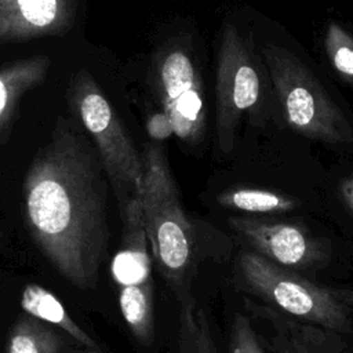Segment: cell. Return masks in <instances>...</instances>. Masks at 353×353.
Masks as SVG:
<instances>
[{"instance_id":"17","label":"cell","mask_w":353,"mask_h":353,"mask_svg":"<svg viewBox=\"0 0 353 353\" xmlns=\"http://www.w3.org/2000/svg\"><path fill=\"white\" fill-rule=\"evenodd\" d=\"M324 46L332 68L341 76L353 80V37L341 25L331 22L325 32Z\"/></svg>"},{"instance_id":"3","label":"cell","mask_w":353,"mask_h":353,"mask_svg":"<svg viewBox=\"0 0 353 353\" xmlns=\"http://www.w3.org/2000/svg\"><path fill=\"white\" fill-rule=\"evenodd\" d=\"M262 54L288 124L299 134L328 145L353 142V128L310 69L274 43Z\"/></svg>"},{"instance_id":"14","label":"cell","mask_w":353,"mask_h":353,"mask_svg":"<svg viewBox=\"0 0 353 353\" xmlns=\"http://www.w3.org/2000/svg\"><path fill=\"white\" fill-rule=\"evenodd\" d=\"M176 353H219L208 316L192 294L181 301Z\"/></svg>"},{"instance_id":"19","label":"cell","mask_w":353,"mask_h":353,"mask_svg":"<svg viewBox=\"0 0 353 353\" xmlns=\"http://www.w3.org/2000/svg\"><path fill=\"white\" fill-rule=\"evenodd\" d=\"M148 134L156 141H164L174 134V128L170 117L164 110L153 113L146 123Z\"/></svg>"},{"instance_id":"6","label":"cell","mask_w":353,"mask_h":353,"mask_svg":"<svg viewBox=\"0 0 353 353\" xmlns=\"http://www.w3.org/2000/svg\"><path fill=\"white\" fill-rule=\"evenodd\" d=\"M123 240L112 261L121 314L132 335L143 346L154 341V302L152 256L143 226L141 200L130 199L121 208Z\"/></svg>"},{"instance_id":"16","label":"cell","mask_w":353,"mask_h":353,"mask_svg":"<svg viewBox=\"0 0 353 353\" xmlns=\"http://www.w3.org/2000/svg\"><path fill=\"white\" fill-rule=\"evenodd\" d=\"M62 349L61 335L30 314L18 320L7 343V353H61Z\"/></svg>"},{"instance_id":"21","label":"cell","mask_w":353,"mask_h":353,"mask_svg":"<svg viewBox=\"0 0 353 353\" xmlns=\"http://www.w3.org/2000/svg\"><path fill=\"white\" fill-rule=\"evenodd\" d=\"M331 292L334 294V296L341 301L342 303L347 305V306H353V288H332Z\"/></svg>"},{"instance_id":"18","label":"cell","mask_w":353,"mask_h":353,"mask_svg":"<svg viewBox=\"0 0 353 353\" xmlns=\"http://www.w3.org/2000/svg\"><path fill=\"white\" fill-rule=\"evenodd\" d=\"M229 353H265L251 319L243 313H236L233 316L229 332Z\"/></svg>"},{"instance_id":"2","label":"cell","mask_w":353,"mask_h":353,"mask_svg":"<svg viewBox=\"0 0 353 353\" xmlns=\"http://www.w3.org/2000/svg\"><path fill=\"white\" fill-rule=\"evenodd\" d=\"M139 193L143 226L159 272L178 301L189 296L197 265V236L185 212L179 190L160 146L148 145L142 154Z\"/></svg>"},{"instance_id":"20","label":"cell","mask_w":353,"mask_h":353,"mask_svg":"<svg viewBox=\"0 0 353 353\" xmlns=\"http://www.w3.org/2000/svg\"><path fill=\"white\" fill-rule=\"evenodd\" d=\"M339 192H341V196H342L346 207L353 214V174H350L349 176L342 179V182L339 185Z\"/></svg>"},{"instance_id":"9","label":"cell","mask_w":353,"mask_h":353,"mask_svg":"<svg viewBox=\"0 0 353 353\" xmlns=\"http://www.w3.org/2000/svg\"><path fill=\"white\" fill-rule=\"evenodd\" d=\"M265 353H353L346 334L298 320L270 305L244 299Z\"/></svg>"},{"instance_id":"10","label":"cell","mask_w":353,"mask_h":353,"mask_svg":"<svg viewBox=\"0 0 353 353\" xmlns=\"http://www.w3.org/2000/svg\"><path fill=\"white\" fill-rule=\"evenodd\" d=\"M229 225L251 251L287 269H306L325 259L321 243L302 226L265 221L254 216H232Z\"/></svg>"},{"instance_id":"4","label":"cell","mask_w":353,"mask_h":353,"mask_svg":"<svg viewBox=\"0 0 353 353\" xmlns=\"http://www.w3.org/2000/svg\"><path fill=\"white\" fill-rule=\"evenodd\" d=\"M69 99L83 125L92 137L119 207L138 197L142 189L143 164L132 139L97 81L87 70L70 79Z\"/></svg>"},{"instance_id":"5","label":"cell","mask_w":353,"mask_h":353,"mask_svg":"<svg viewBox=\"0 0 353 353\" xmlns=\"http://www.w3.org/2000/svg\"><path fill=\"white\" fill-rule=\"evenodd\" d=\"M239 270L250 291L270 306L323 328L346 335L352 332L350 306L338 301L331 290L321 288L251 250L240 254Z\"/></svg>"},{"instance_id":"8","label":"cell","mask_w":353,"mask_h":353,"mask_svg":"<svg viewBox=\"0 0 353 353\" xmlns=\"http://www.w3.org/2000/svg\"><path fill=\"white\" fill-rule=\"evenodd\" d=\"M156 88L174 134L188 145H197L205 134L203 81L190 54L172 47L156 62Z\"/></svg>"},{"instance_id":"15","label":"cell","mask_w":353,"mask_h":353,"mask_svg":"<svg viewBox=\"0 0 353 353\" xmlns=\"http://www.w3.org/2000/svg\"><path fill=\"white\" fill-rule=\"evenodd\" d=\"M219 205L245 214H279L295 210L296 199L276 190L258 188H233L218 194Z\"/></svg>"},{"instance_id":"13","label":"cell","mask_w":353,"mask_h":353,"mask_svg":"<svg viewBox=\"0 0 353 353\" xmlns=\"http://www.w3.org/2000/svg\"><path fill=\"white\" fill-rule=\"evenodd\" d=\"M21 306L32 317L62 328L84 346L97 347V343L68 316L59 299L48 290L37 284H28L21 295Z\"/></svg>"},{"instance_id":"7","label":"cell","mask_w":353,"mask_h":353,"mask_svg":"<svg viewBox=\"0 0 353 353\" xmlns=\"http://www.w3.org/2000/svg\"><path fill=\"white\" fill-rule=\"evenodd\" d=\"M216 143L223 154L234 146L236 132L244 112L261 97V80L251 46L233 23H225L216 65Z\"/></svg>"},{"instance_id":"11","label":"cell","mask_w":353,"mask_h":353,"mask_svg":"<svg viewBox=\"0 0 353 353\" xmlns=\"http://www.w3.org/2000/svg\"><path fill=\"white\" fill-rule=\"evenodd\" d=\"M77 0H0V44L70 30Z\"/></svg>"},{"instance_id":"12","label":"cell","mask_w":353,"mask_h":353,"mask_svg":"<svg viewBox=\"0 0 353 353\" xmlns=\"http://www.w3.org/2000/svg\"><path fill=\"white\" fill-rule=\"evenodd\" d=\"M50 58L46 55L18 59L0 68V135L10 125L22 95L47 76Z\"/></svg>"},{"instance_id":"22","label":"cell","mask_w":353,"mask_h":353,"mask_svg":"<svg viewBox=\"0 0 353 353\" xmlns=\"http://www.w3.org/2000/svg\"><path fill=\"white\" fill-rule=\"evenodd\" d=\"M85 353H99V352L97 350V347H90V350H87Z\"/></svg>"},{"instance_id":"1","label":"cell","mask_w":353,"mask_h":353,"mask_svg":"<svg viewBox=\"0 0 353 353\" xmlns=\"http://www.w3.org/2000/svg\"><path fill=\"white\" fill-rule=\"evenodd\" d=\"M102 171L85 137L59 119L23 183L25 216L34 243L52 268L81 290L97 285L108 248Z\"/></svg>"}]
</instances>
